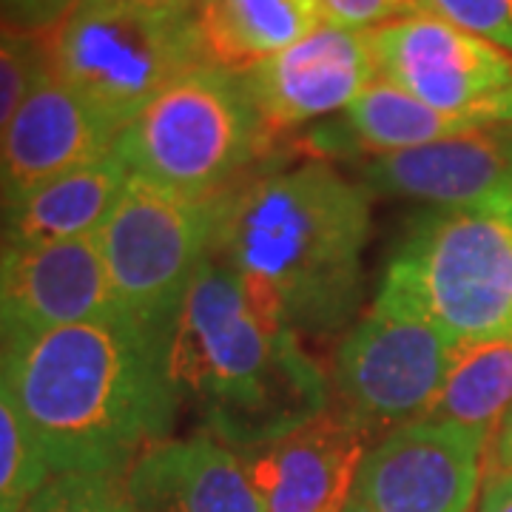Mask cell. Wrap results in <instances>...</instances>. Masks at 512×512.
Instances as JSON below:
<instances>
[{"mask_svg": "<svg viewBox=\"0 0 512 512\" xmlns=\"http://www.w3.org/2000/svg\"><path fill=\"white\" fill-rule=\"evenodd\" d=\"M106 3H123V6H143V9H174V12H197V0H106Z\"/></svg>", "mask_w": 512, "mask_h": 512, "instance_id": "f1b7e54d", "label": "cell"}, {"mask_svg": "<svg viewBox=\"0 0 512 512\" xmlns=\"http://www.w3.org/2000/svg\"><path fill=\"white\" fill-rule=\"evenodd\" d=\"M450 342L416 313L373 302L333 356L330 393L345 419L373 439L410 421H421L439 396Z\"/></svg>", "mask_w": 512, "mask_h": 512, "instance_id": "ba28073f", "label": "cell"}, {"mask_svg": "<svg viewBox=\"0 0 512 512\" xmlns=\"http://www.w3.org/2000/svg\"><path fill=\"white\" fill-rule=\"evenodd\" d=\"M3 251H6V239H3V231H0V256H3Z\"/></svg>", "mask_w": 512, "mask_h": 512, "instance_id": "f546056e", "label": "cell"}, {"mask_svg": "<svg viewBox=\"0 0 512 512\" xmlns=\"http://www.w3.org/2000/svg\"><path fill=\"white\" fill-rule=\"evenodd\" d=\"M476 512H512V476L487 473L481 484Z\"/></svg>", "mask_w": 512, "mask_h": 512, "instance_id": "4316f807", "label": "cell"}, {"mask_svg": "<svg viewBox=\"0 0 512 512\" xmlns=\"http://www.w3.org/2000/svg\"><path fill=\"white\" fill-rule=\"evenodd\" d=\"M490 441L447 421H410L367 450L345 512H473Z\"/></svg>", "mask_w": 512, "mask_h": 512, "instance_id": "30bf717a", "label": "cell"}, {"mask_svg": "<svg viewBox=\"0 0 512 512\" xmlns=\"http://www.w3.org/2000/svg\"><path fill=\"white\" fill-rule=\"evenodd\" d=\"M120 316L97 237L6 245L0 256V350L46 330Z\"/></svg>", "mask_w": 512, "mask_h": 512, "instance_id": "8fae6325", "label": "cell"}, {"mask_svg": "<svg viewBox=\"0 0 512 512\" xmlns=\"http://www.w3.org/2000/svg\"><path fill=\"white\" fill-rule=\"evenodd\" d=\"M367 239L370 191L311 157L225 191L208 254L265 319L328 336L359 308Z\"/></svg>", "mask_w": 512, "mask_h": 512, "instance_id": "7a4b0ae2", "label": "cell"}, {"mask_svg": "<svg viewBox=\"0 0 512 512\" xmlns=\"http://www.w3.org/2000/svg\"><path fill=\"white\" fill-rule=\"evenodd\" d=\"M512 407V336L456 342L439 396L424 416L473 430L490 441Z\"/></svg>", "mask_w": 512, "mask_h": 512, "instance_id": "ffe728a7", "label": "cell"}, {"mask_svg": "<svg viewBox=\"0 0 512 512\" xmlns=\"http://www.w3.org/2000/svg\"><path fill=\"white\" fill-rule=\"evenodd\" d=\"M413 12L436 15L512 55V0H413Z\"/></svg>", "mask_w": 512, "mask_h": 512, "instance_id": "cb8c5ba5", "label": "cell"}, {"mask_svg": "<svg viewBox=\"0 0 512 512\" xmlns=\"http://www.w3.org/2000/svg\"><path fill=\"white\" fill-rule=\"evenodd\" d=\"M80 0H0V32L43 40Z\"/></svg>", "mask_w": 512, "mask_h": 512, "instance_id": "484cf974", "label": "cell"}, {"mask_svg": "<svg viewBox=\"0 0 512 512\" xmlns=\"http://www.w3.org/2000/svg\"><path fill=\"white\" fill-rule=\"evenodd\" d=\"M376 302L416 313L450 342L512 336V197L421 217Z\"/></svg>", "mask_w": 512, "mask_h": 512, "instance_id": "277c9868", "label": "cell"}, {"mask_svg": "<svg viewBox=\"0 0 512 512\" xmlns=\"http://www.w3.org/2000/svg\"><path fill=\"white\" fill-rule=\"evenodd\" d=\"M217 197H191L140 174L128 177L120 200L97 231L100 256L117 308L143 328L171 333L185 291L211 251Z\"/></svg>", "mask_w": 512, "mask_h": 512, "instance_id": "52a82bcc", "label": "cell"}, {"mask_svg": "<svg viewBox=\"0 0 512 512\" xmlns=\"http://www.w3.org/2000/svg\"><path fill=\"white\" fill-rule=\"evenodd\" d=\"M362 185L370 194L419 200L436 211L512 197V123L370 157Z\"/></svg>", "mask_w": 512, "mask_h": 512, "instance_id": "9a60e30c", "label": "cell"}, {"mask_svg": "<svg viewBox=\"0 0 512 512\" xmlns=\"http://www.w3.org/2000/svg\"><path fill=\"white\" fill-rule=\"evenodd\" d=\"M168 367L205 436L248 453L330 410V379L291 328L265 319L214 254L202 259L168 339Z\"/></svg>", "mask_w": 512, "mask_h": 512, "instance_id": "3957f363", "label": "cell"}, {"mask_svg": "<svg viewBox=\"0 0 512 512\" xmlns=\"http://www.w3.org/2000/svg\"><path fill=\"white\" fill-rule=\"evenodd\" d=\"M473 128L484 126L447 117L399 89L396 83L376 77L345 109L342 120L313 128L308 148L316 160L345 157V154L382 157V154L427 146Z\"/></svg>", "mask_w": 512, "mask_h": 512, "instance_id": "ac0fdd59", "label": "cell"}, {"mask_svg": "<svg viewBox=\"0 0 512 512\" xmlns=\"http://www.w3.org/2000/svg\"><path fill=\"white\" fill-rule=\"evenodd\" d=\"M23 512H134L126 476L111 473H60L52 476Z\"/></svg>", "mask_w": 512, "mask_h": 512, "instance_id": "7402d4cb", "label": "cell"}, {"mask_svg": "<svg viewBox=\"0 0 512 512\" xmlns=\"http://www.w3.org/2000/svg\"><path fill=\"white\" fill-rule=\"evenodd\" d=\"M52 478L35 433L0 367V512H23Z\"/></svg>", "mask_w": 512, "mask_h": 512, "instance_id": "44dd1931", "label": "cell"}, {"mask_svg": "<svg viewBox=\"0 0 512 512\" xmlns=\"http://www.w3.org/2000/svg\"><path fill=\"white\" fill-rule=\"evenodd\" d=\"M379 77L447 117L512 123V55L447 20L413 12L370 32Z\"/></svg>", "mask_w": 512, "mask_h": 512, "instance_id": "9c48e42d", "label": "cell"}, {"mask_svg": "<svg viewBox=\"0 0 512 512\" xmlns=\"http://www.w3.org/2000/svg\"><path fill=\"white\" fill-rule=\"evenodd\" d=\"M367 450L365 430L328 410L288 436L239 456L262 512H345Z\"/></svg>", "mask_w": 512, "mask_h": 512, "instance_id": "5bb4252c", "label": "cell"}, {"mask_svg": "<svg viewBox=\"0 0 512 512\" xmlns=\"http://www.w3.org/2000/svg\"><path fill=\"white\" fill-rule=\"evenodd\" d=\"M43 72H46L43 40L0 32V137Z\"/></svg>", "mask_w": 512, "mask_h": 512, "instance_id": "603a6c76", "label": "cell"}, {"mask_svg": "<svg viewBox=\"0 0 512 512\" xmlns=\"http://www.w3.org/2000/svg\"><path fill=\"white\" fill-rule=\"evenodd\" d=\"M171 333L128 316L26 336L0 350L3 376L52 476H126L171 436L180 396L168 367Z\"/></svg>", "mask_w": 512, "mask_h": 512, "instance_id": "6da1fadb", "label": "cell"}, {"mask_svg": "<svg viewBox=\"0 0 512 512\" xmlns=\"http://www.w3.org/2000/svg\"><path fill=\"white\" fill-rule=\"evenodd\" d=\"M117 134L46 66L0 137V202L106 160L114 154Z\"/></svg>", "mask_w": 512, "mask_h": 512, "instance_id": "4fadbf2b", "label": "cell"}, {"mask_svg": "<svg viewBox=\"0 0 512 512\" xmlns=\"http://www.w3.org/2000/svg\"><path fill=\"white\" fill-rule=\"evenodd\" d=\"M46 66L117 131L177 77L208 63L197 12L80 0L43 37Z\"/></svg>", "mask_w": 512, "mask_h": 512, "instance_id": "8992f818", "label": "cell"}, {"mask_svg": "<svg viewBox=\"0 0 512 512\" xmlns=\"http://www.w3.org/2000/svg\"><path fill=\"white\" fill-rule=\"evenodd\" d=\"M322 23L370 35L390 20L404 18L413 9V0H316Z\"/></svg>", "mask_w": 512, "mask_h": 512, "instance_id": "d4e9b609", "label": "cell"}, {"mask_svg": "<svg viewBox=\"0 0 512 512\" xmlns=\"http://www.w3.org/2000/svg\"><path fill=\"white\" fill-rule=\"evenodd\" d=\"M128 171L117 154L0 202L6 245H52L97 237L126 188Z\"/></svg>", "mask_w": 512, "mask_h": 512, "instance_id": "e0dca14e", "label": "cell"}, {"mask_svg": "<svg viewBox=\"0 0 512 512\" xmlns=\"http://www.w3.org/2000/svg\"><path fill=\"white\" fill-rule=\"evenodd\" d=\"M208 63L248 74L322 23L316 0H208L197 9Z\"/></svg>", "mask_w": 512, "mask_h": 512, "instance_id": "d6986e66", "label": "cell"}, {"mask_svg": "<svg viewBox=\"0 0 512 512\" xmlns=\"http://www.w3.org/2000/svg\"><path fill=\"white\" fill-rule=\"evenodd\" d=\"M271 140L242 77L205 63L157 94L117 134L114 154L151 183L217 197L248 180Z\"/></svg>", "mask_w": 512, "mask_h": 512, "instance_id": "5b68a950", "label": "cell"}, {"mask_svg": "<svg viewBox=\"0 0 512 512\" xmlns=\"http://www.w3.org/2000/svg\"><path fill=\"white\" fill-rule=\"evenodd\" d=\"M134 512H262L237 450L211 436L165 439L126 473Z\"/></svg>", "mask_w": 512, "mask_h": 512, "instance_id": "2e32d148", "label": "cell"}, {"mask_svg": "<svg viewBox=\"0 0 512 512\" xmlns=\"http://www.w3.org/2000/svg\"><path fill=\"white\" fill-rule=\"evenodd\" d=\"M490 473H507L512 476V407L501 424L495 427L490 439Z\"/></svg>", "mask_w": 512, "mask_h": 512, "instance_id": "83f0119b", "label": "cell"}, {"mask_svg": "<svg viewBox=\"0 0 512 512\" xmlns=\"http://www.w3.org/2000/svg\"><path fill=\"white\" fill-rule=\"evenodd\" d=\"M268 134L345 111L379 77L370 35L319 23L296 46L239 74Z\"/></svg>", "mask_w": 512, "mask_h": 512, "instance_id": "7c38bea8", "label": "cell"}, {"mask_svg": "<svg viewBox=\"0 0 512 512\" xmlns=\"http://www.w3.org/2000/svg\"><path fill=\"white\" fill-rule=\"evenodd\" d=\"M197 3H200V6H202V3H208V0H197Z\"/></svg>", "mask_w": 512, "mask_h": 512, "instance_id": "4dcf8cb0", "label": "cell"}]
</instances>
